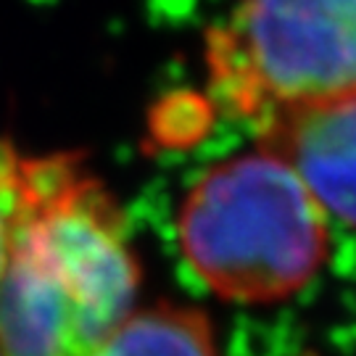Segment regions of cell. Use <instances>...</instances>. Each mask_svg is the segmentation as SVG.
Masks as SVG:
<instances>
[{
	"instance_id": "obj_1",
	"label": "cell",
	"mask_w": 356,
	"mask_h": 356,
	"mask_svg": "<svg viewBox=\"0 0 356 356\" xmlns=\"http://www.w3.org/2000/svg\"><path fill=\"white\" fill-rule=\"evenodd\" d=\"M11 195L0 354L95 356L140 288L122 206L76 156L61 153H13Z\"/></svg>"
},
{
	"instance_id": "obj_2",
	"label": "cell",
	"mask_w": 356,
	"mask_h": 356,
	"mask_svg": "<svg viewBox=\"0 0 356 356\" xmlns=\"http://www.w3.org/2000/svg\"><path fill=\"white\" fill-rule=\"evenodd\" d=\"M175 232L193 275L229 304L288 301L330 256V216L261 145L209 166L182 195Z\"/></svg>"
},
{
	"instance_id": "obj_3",
	"label": "cell",
	"mask_w": 356,
	"mask_h": 356,
	"mask_svg": "<svg viewBox=\"0 0 356 356\" xmlns=\"http://www.w3.org/2000/svg\"><path fill=\"white\" fill-rule=\"evenodd\" d=\"M204 66L222 108L251 124L356 101V0H235Z\"/></svg>"
},
{
	"instance_id": "obj_4",
	"label": "cell",
	"mask_w": 356,
	"mask_h": 356,
	"mask_svg": "<svg viewBox=\"0 0 356 356\" xmlns=\"http://www.w3.org/2000/svg\"><path fill=\"white\" fill-rule=\"evenodd\" d=\"M261 148L296 169L322 211L356 229V101L254 124Z\"/></svg>"
},
{
	"instance_id": "obj_5",
	"label": "cell",
	"mask_w": 356,
	"mask_h": 356,
	"mask_svg": "<svg viewBox=\"0 0 356 356\" xmlns=\"http://www.w3.org/2000/svg\"><path fill=\"white\" fill-rule=\"evenodd\" d=\"M95 356H222L214 325L201 309L182 304L135 306L106 335Z\"/></svg>"
},
{
	"instance_id": "obj_6",
	"label": "cell",
	"mask_w": 356,
	"mask_h": 356,
	"mask_svg": "<svg viewBox=\"0 0 356 356\" xmlns=\"http://www.w3.org/2000/svg\"><path fill=\"white\" fill-rule=\"evenodd\" d=\"M16 148L0 143V277L6 272L13 243V195H11V161Z\"/></svg>"
},
{
	"instance_id": "obj_7",
	"label": "cell",
	"mask_w": 356,
	"mask_h": 356,
	"mask_svg": "<svg viewBox=\"0 0 356 356\" xmlns=\"http://www.w3.org/2000/svg\"><path fill=\"white\" fill-rule=\"evenodd\" d=\"M0 356H3V354H0Z\"/></svg>"
}]
</instances>
